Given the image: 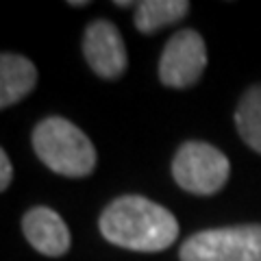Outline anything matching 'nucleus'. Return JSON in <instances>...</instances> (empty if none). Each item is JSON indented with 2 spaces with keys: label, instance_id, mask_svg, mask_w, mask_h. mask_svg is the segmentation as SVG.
<instances>
[{
  "label": "nucleus",
  "instance_id": "f257e3e1",
  "mask_svg": "<svg viewBox=\"0 0 261 261\" xmlns=\"http://www.w3.org/2000/svg\"><path fill=\"white\" fill-rule=\"evenodd\" d=\"M102 238L135 252H161L178 238L172 211L144 196H120L111 200L98 220Z\"/></svg>",
  "mask_w": 261,
  "mask_h": 261
},
{
  "label": "nucleus",
  "instance_id": "f03ea898",
  "mask_svg": "<svg viewBox=\"0 0 261 261\" xmlns=\"http://www.w3.org/2000/svg\"><path fill=\"white\" fill-rule=\"evenodd\" d=\"M33 150L53 172L70 178H81L94 172L96 148L92 140L70 120L50 116L33 130Z\"/></svg>",
  "mask_w": 261,
  "mask_h": 261
},
{
  "label": "nucleus",
  "instance_id": "7ed1b4c3",
  "mask_svg": "<svg viewBox=\"0 0 261 261\" xmlns=\"http://www.w3.org/2000/svg\"><path fill=\"white\" fill-rule=\"evenodd\" d=\"M181 261H261V224L220 226L190 235Z\"/></svg>",
  "mask_w": 261,
  "mask_h": 261
},
{
  "label": "nucleus",
  "instance_id": "20e7f679",
  "mask_svg": "<svg viewBox=\"0 0 261 261\" xmlns=\"http://www.w3.org/2000/svg\"><path fill=\"white\" fill-rule=\"evenodd\" d=\"M226 154L207 142H185L172 159V176L178 187L194 196H214L228 181Z\"/></svg>",
  "mask_w": 261,
  "mask_h": 261
},
{
  "label": "nucleus",
  "instance_id": "39448f33",
  "mask_svg": "<svg viewBox=\"0 0 261 261\" xmlns=\"http://www.w3.org/2000/svg\"><path fill=\"white\" fill-rule=\"evenodd\" d=\"M207 65L205 39L192 29H183L166 44L159 61V81L168 87L185 89L202 76Z\"/></svg>",
  "mask_w": 261,
  "mask_h": 261
},
{
  "label": "nucleus",
  "instance_id": "423d86ee",
  "mask_svg": "<svg viewBox=\"0 0 261 261\" xmlns=\"http://www.w3.org/2000/svg\"><path fill=\"white\" fill-rule=\"evenodd\" d=\"M83 55L94 74L107 81L120 79L128 65L124 39L109 20H94L85 29Z\"/></svg>",
  "mask_w": 261,
  "mask_h": 261
},
{
  "label": "nucleus",
  "instance_id": "0eeeda50",
  "mask_svg": "<svg viewBox=\"0 0 261 261\" xmlns=\"http://www.w3.org/2000/svg\"><path fill=\"white\" fill-rule=\"evenodd\" d=\"M24 238L46 257H61L70 250V231L63 218L50 207H33L22 218Z\"/></svg>",
  "mask_w": 261,
  "mask_h": 261
},
{
  "label": "nucleus",
  "instance_id": "6e6552de",
  "mask_svg": "<svg viewBox=\"0 0 261 261\" xmlns=\"http://www.w3.org/2000/svg\"><path fill=\"white\" fill-rule=\"evenodd\" d=\"M37 85V70L33 61L22 55L5 53L0 57V107L9 109L11 105L27 98Z\"/></svg>",
  "mask_w": 261,
  "mask_h": 261
},
{
  "label": "nucleus",
  "instance_id": "1a4fd4ad",
  "mask_svg": "<svg viewBox=\"0 0 261 261\" xmlns=\"http://www.w3.org/2000/svg\"><path fill=\"white\" fill-rule=\"evenodd\" d=\"M190 11L187 0H144L135 5V29L140 33H154L168 24L183 20Z\"/></svg>",
  "mask_w": 261,
  "mask_h": 261
},
{
  "label": "nucleus",
  "instance_id": "9d476101",
  "mask_svg": "<svg viewBox=\"0 0 261 261\" xmlns=\"http://www.w3.org/2000/svg\"><path fill=\"white\" fill-rule=\"evenodd\" d=\"M235 126L248 148L261 154V85L246 89L235 109Z\"/></svg>",
  "mask_w": 261,
  "mask_h": 261
},
{
  "label": "nucleus",
  "instance_id": "9b49d317",
  "mask_svg": "<svg viewBox=\"0 0 261 261\" xmlns=\"http://www.w3.org/2000/svg\"><path fill=\"white\" fill-rule=\"evenodd\" d=\"M11 178H13V166L9 161V154L0 150V190L5 192L11 185Z\"/></svg>",
  "mask_w": 261,
  "mask_h": 261
},
{
  "label": "nucleus",
  "instance_id": "f8f14e48",
  "mask_svg": "<svg viewBox=\"0 0 261 261\" xmlns=\"http://www.w3.org/2000/svg\"><path fill=\"white\" fill-rule=\"evenodd\" d=\"M70 7H87L89 3H87V0H79V3H76V0H74V3H68Z\"/></svg>",
  "mask_w": 261,
  "mask_h": 261
}]
</instances>
